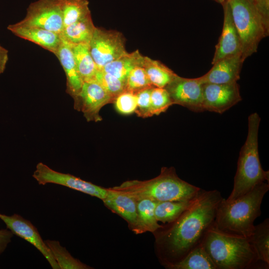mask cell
I'll list each match as a JSON object with an SVG mask.
<instances>
[{"mask_svg":"<svg viewBox=\"0 0 269 269\" xmlns=\"http://www.w3.org/2000/svg\"><path fill=\"white\" fill-rule=\"evenodd\" d=\"M151 85L158 88H165L177 75L160 61L144 56L142 62Z\"/></svg>","mask_w":269,"mask_h":269,"instance_id":"22","label":"cell"},{"mask_svg":"<svg viewBox=\"0 0 269 269\" xmlns=\"http://www.w3.org/2000/svg\"><path fill=\"white\" fill-rule=\"evenodd\" d=\"M228 3L246 59L257 52L260 41L269 35V21L253 0H229Z\"/></svg>","mask_w":269,"mask_h":269,"instance_id":"6","label":"cell"},{"mask_svg":"<svg viewBox=\"0 0 269 269\" xmlns=\"http://www.w3.org/2000/svg\"><path fill=\"white\" fill-rule=\"evenodd\" d=\"M221 4L222 5L225 3L228 2L229 0H213Z\"/></svg>","mask_w":269,"mask_h":269,"instance_id":"37","label":"cell"},{"mask_svg":"<svg viewBox=\"0 0 269 269\" xmlns=\"http://www.w3.org/2000/svg\"><path fill=\"white\" fill-rule=\"evenodd\" d=\"M245 60L241 54L224 58L212 64L211 69L199 78L203 84L237 82Z\"/></svg>","mask_w":269,"mask_h":269,"instance_id":"15","label":"cell"},{"mask_svg":"<svg viewBox=\"0 0 269 269\" xmlns=\"http://www.w3.org/2000/svg\"><path fill=\"white\" fill-rule=\"evenodd\" d=\"M95 28L91 15L64 27L60 35L62 39L73 45L89 44Z\"/></svg>","mask_w":269,"mask_h":269,"instance_id":"20","label":"cell"},{"mask_svg":"<svg viewBox=\"0 0 269 269\" xmlns=\"http://www.w3.org/2000/svg\"><path fill=\"white\" fill-rule=\"evenodd\" d=\"M173 105L167 91L164 88L153 87L150 95V108L152 116L159 115Z\"/></svg>","mask_w":269,"mask_h":269,"instance_id":"31","label":"cell"},{"mask_svg":"<svg viewBox=\"0 0 269 269\" xmlns=\"http://www.w3.org/2000/svg\"><path fill=\"white\" fill-rule=\"evenodd\" d=\"M95 81L99 83L111 95L114 101L120 94L126 90V84L103 69H98Z\"/></svg>","mask_w":269,"mask_h":269,"instance_id":"29","label":"cell"},{"mask_svg":"<svg viewBox=\"0 0 269 269\" xmlns=\"http://www.w3.org/2000/svg\"><path fill=\"white\" fill-rule=\"evenodd\" d=\"M254 248L259 262L269 267V220L266 219L263 222L255 226L253 233L249 238Z\"/></svg>","mask_w":269,"mask_h":269,"instance_id":"26","label":"cell"},{"mask_svg":"<svg viewBox=\"0 0 269 269\" xmlns=\"http://www.w3.org/2000/svg\"><path fill=\"white\" fill-rule=\"evenodd\" d=\"M110 188L135 200L148 199L157 202L193 200L201 189L179 178L173 167H162L160 174L150 179L127 180Z\"/></svg>","mask_w":269,"mask_h":269,"instance_id":"3","label":"cell"},{"mask_svg":"<svg viewBox=\"0 0 269 269\" xmlns=\"http://www.w3.org/2000/svg\"><path fill=\"white\" fill-rule=\"evenodd\" d=\"M204 110L222 114L242 100L237 82L203 85Z\"/></svg>","mask_w":269,"mask_h":269,"instance_id":"12","label":"cell"},{"mask_svg":"<svg viewBox=\"0 0 269 269\" xmlns=\"http://www.w3.org/2000/svg\"><path fill=\"white\" fill-rule=\"evenodd\" d=\"M40 185L53 183L62 185L90 196L103 200L107 193V188L95 185L69 173L55 171L45 164L39 162L32 174Z\"/></svg>","mask_w":269,"mask_h":269,"instance_id":"9","label":"cell"},{"mask_svg":"<svg viewBox=\"0 0 269 269\" xmlns=\"http://www.w3.org/2000/svg\"><path fill=\"white\" fill-rule=\"evenodd\" d=\"M165 268L169 269H216L201 244L192 249L179 262Z\"/></svg>","mask_w":269,"mask_h":269,"instance_id":"24","label":"cell"},{"mask_svg":"<svg viewBox=\"0 0 269 269\" xmlns=\"http://www.w3.org/2000/svg\"><path fill=\"white\" fill-rule=\"evenodd\" d=\"M7 29L15 35L31 41L55 54L62 41L60 34L45 29L10 24Z\"/></svg>","mask_w":269,"mask_h":269,"instance_id":"17","label":"cell"},{"mask_svg":"<svg viewBox=\"0 0 269 269\" xmlns=\"http://www.w3.org/2000/svg\"><path fill=\"white\" fill-rule=\"evenodd\" d=\"M125 43L126 38L121 32L96 27L89 48L98 69L126 53Z\"/></svg>","mask_w":269,"mask_h":269,"instance_id":"7","label":"cell"},{"mask_svg":"<svg viewBox=\"0 0 269 269\" xmlns=\"http://www.w3.org/2000/svg\"><path fill=\"white\" fill-rule=\"evenodd\" d=\"M88 0H60L63 28L91 15Z\"/></svg>","mask_w":269,"mask_h":269,"instance_id":"27","label":"cell"},{"mask_svg":"<svg viewBox=\"0 0 269 269\" xmlns=\"http://www.w3.org/2000/svg\"><path fill=\"white\" fill-rule=\"evenodd\" d=\"M223 199L218 190L201 189L194 203L177 219L153 233L158 258L164 267L179 262L201 244L214 226Z\"/></svg>","mask_w":269,"mask_h":269,"instance_id":"1","label":"cell"},{"mask_svg":"<svg viewBox=\"0 0 269 269\" xmlns=\"http://www.w3.org/2000/svg\"><path fill=\"white\" fill-rule=\"evenodd\" d=\"M201 244L216 269H250L259 262L249 239L220 232L214 226Z\"/></svg>","mask_w":269,"mask_h":269,"instance_id":"4","label":"cell"},{"mask_svg":"<svg viewBox=\"0 0 269 269\" xmlns=\"http://www.w3.org/2000/svg\"><path fill=\"white\" fill-rule=\"evenodd\" d=\"M224 22L221 35L215 46L212 64L224 58L241 54L242 48L240 38L234 25L229 4L223 5Z\"/></svg>","mask_w":269,"mask_h":269,"instance_id":"14","label":"cell"},{"mask_svg":"<svg viewBox=\"0 0 269 269\" xmlns=\"http://www.w3.org/2000/svg\"><path fill=\"white\" fill-rule=\"evenodd\" d=\"M74 108L81 111L88 122H100L101 109L114 100L108 92L97 82H84L81 91L73 99Z\"/></svg>","mask_w":269,"mask_h":269,"instance_id":"10","label":"cell"},{"mask_svg":"<svg viewBox=\"0 0 269 269\" xmlns=\"http://www.w3.org/2000/svg\"><path fill=\"white\" fill-rule=\"evenodd\" d=\"M58 59L66 78V92L74 99L79 93L83 81L76 66L72 44L62 39L60 46L54 54Z\"/></svg>","mask_w":269,"mask_h":269,"instance_id":"18","label":"cell"},{"mask_svg":"<svg viewBox=\"0 0 269 269\" xmlns=\"http://www.w3.org/2000/svg\"><path fill=\"white\" fill-rule=\"evenodd\" d=\"M0 219L14 235L34 246L44 257L53 269H60L50 250L43 240L37 228L30 221L17 214L8 216L0 213Z\"/></svg>","mask_w":269,"mask_h":269,"instance_id":"13","label":"cell"},{"mask_svg":"<svg viewBox=\"0 0 269 269\" xmlns=\"http://www.w3.org/2000/svg\"><path fill=\"white\" fill-rule=\"evenodd\" d=\"M269 190V183L262 182L231 202L222 199L218 207L214 227L220 232L249 239L254 223L261 214L263 198Z\"/></svg>","mask_w":269,"mask_h":269,"instance_id":"2","label":"cell"},{"mask_svg":"<svg viewBox=\"0 0 269 269\" xmlns=\"http://www.w3.org/2000/svg\"><path fill=\"white\" fill-rule=\"evenodd\" d=\"M152 86L142 66H137L131 71L128 76L126 91L135 94Z\"/></svg>","mask_w":269,"mask_h":269,"instance_id":"30","label":"cell"},{"mask_svg":"<svg viewBox=\"0 0 269 269\" xmlns=\"http://www.w3.org/2000/svg\"><path fill=\"white\" fill-rule=\"evenodd\" d=\"M196 198L187 201L158 202L154 210L157 221L163 224H169L174 222L192 205Z\"/></svg>","mask_w":269,"mask_h":269,"instance_id":"25","label":"cell"},{"mask_svg":"<svg viewBox=\"0 0 269 269\" xmlns=\"http://www.w3.org/2000/svg\"><path fill=\"white\" fill-rule=\"evenodd\" d=\"M261 119L257 113L248 118V133L239 154L233 190L226 202H231L268 181L269 172L262 167L258 152V132Z\"/></svg>","mask_w":269,"mask_h":269,"instance_id":"5","label":"cell"},{"mask_svg":"<svg viewBox=\"0 0 269 269\" xmlns=\"http://www.w3.org/2000/svg\"><path fill=\"white\" fill-rule=\"evenodd\" d=\"M78 73L84 82L95 81L99 69L90 53L89 44H72Z\"/></svg>","mask_w":269,"mask_h":269,"instance_id":"21","label":"cell"},{"mask_svg":"<svg viewBox=\"0 0 269 269\" xmlns=\"http://www.w3.org/2000/svg\"><path fill=\"white\" fill-rule=\"evenodd\" d=\"M153 87L141 90L135 93L137 107L135 111L136 115L143 118L151 117L150 108V95Z\"/></svg>","mask_w":269,"mask_h":269,"instance_id":"33","label":"cell"},{"mask_svg":"<svg viewBox=\"0 0 269 269\" xmlns=\"http://www.w3.org/2000/svg\"><path fill=\"white\" fill-rule=\"evenodd\" d=\"M8 60V50L0 45V74L4 71Z\"/></svg>","mask_w":269,"mask_h":269,"instance_id":"36","label":"cell"},{"mask_svg":"<svg viewBox=\"0 0 269 269\" xmlns=\"http://www.w3.org/2000/svg\"><path fill=\"white\" fill-rule=\"evenodd\" d=\"M16 23L60 34L63 29L60 0H37L32 2L27 8L23 19Z\"/></svg>","mask_w":269,"mask_h":269,"instance_id":"8","label":"cell"},{"mask_svg":"<svg viewBox=\"0 0 269 269\" xmlns=\"http://www.w3.org/2000/svg\"><path fill=\"white\" fill-rule=\"evenodd\" d=\"M117 111L121 114L128 115L135 112L137 107L135 94L125 91L120 94L114 101Z\"/></svg>","mask_w":269,"mask_h":269,"instance_id":"32","label":"cell"},{"mask_svg":"<svg viewBox=\"0 0 269 269\" xmlns=\"http://www.w3.org/2000/svg\"><path fill=\"white\" fill-rule=\"evenodd\" d=\"M203 85L199 77L186 78L178 75L164 88L173 104L184 107L195 112L204 111Z\"/></svg>","mask_w":269,"mask_h":269,"instance_id":"11","label":"cell"},{"mask_svg":"<svg viewBox=\"0 0 269 269\" xmlns=\"http://www.w3.org/2000/svg\"><path fill=\"white\" fill-rule=\"evenodd\" d=\"M102 201L106 207L123 218L128 223L129 228L137 234L136 200L109 187L107 188V195Z\"/></svg>","mask_w":269,"mask_h":269,"instance_id":"16","label":"cell"},{"mask_svg":"<svg viewBox=\"0 0 269 269\" xmlns=\"http://www.w3.org/2000/svg\"><path fill=\"white\" fill-rule=\"evenodd\" d=\"M44 242L52 252L60 269H90L93 268L74 258L67 249L56 240H46Z\"/></svg>","mask_w":269,"mask_h":269,"instance_id":"28","label":"cell"},{"mask_svg":"<svg viewBox=\"0 0 269 269\" xmlns=\"http://www.w3.org/2000/svg\"><path fill=\"white\" fill-rule=\"evenodd\" d=\"M143 58L144 56L138 50L131 53L127 52L101 69L120 79L126 84L128 76L131 71L137 66H142Z\"/></svg>","mask_w":269,"mask_h":269,"instance_id":"19","label":"cell"},{"mask_svg":"<svg viewBox=\"0 0 269 269\" xmlns=\"http://www.w3.org/2000/svg\"><path fill=\"white\" fill-rule=\"evenodd\" d=\"M13 235L12 232L8 229L0 230V255L3 253L11 242Z\"/></svg>","mask_w":269,"mask_h":269,"instance_id":"34","label":"cell"},{"mask_svg":"<svg viewBox=\"0 0 269 269\" xmlns=\"http://www.w3.org/2000/svg\"><path fill=\"white\" fill-rule=\"evenodd\" d=\"M158 202L148 199L136 200L137 234L146 232L153 233L163 227L158 223L155 216L154 210Z\"/></svg>","mask_w":269,"mask_h":269,"instance_id":"23","label":"cell"},{"mask_svg":"<svg viewBox=\"0 0 269 269\" xmlns=\"http://www.w3.org/2000/svg\"><path fill=\"white\" fill-rule=\"evenodd\" d=\"M253 1L264 17L269 21V0H253Z\"/></svg>","mask_w":269,"mask_h":269,"instance_id":"35","label":"cell"}]
</instances>
